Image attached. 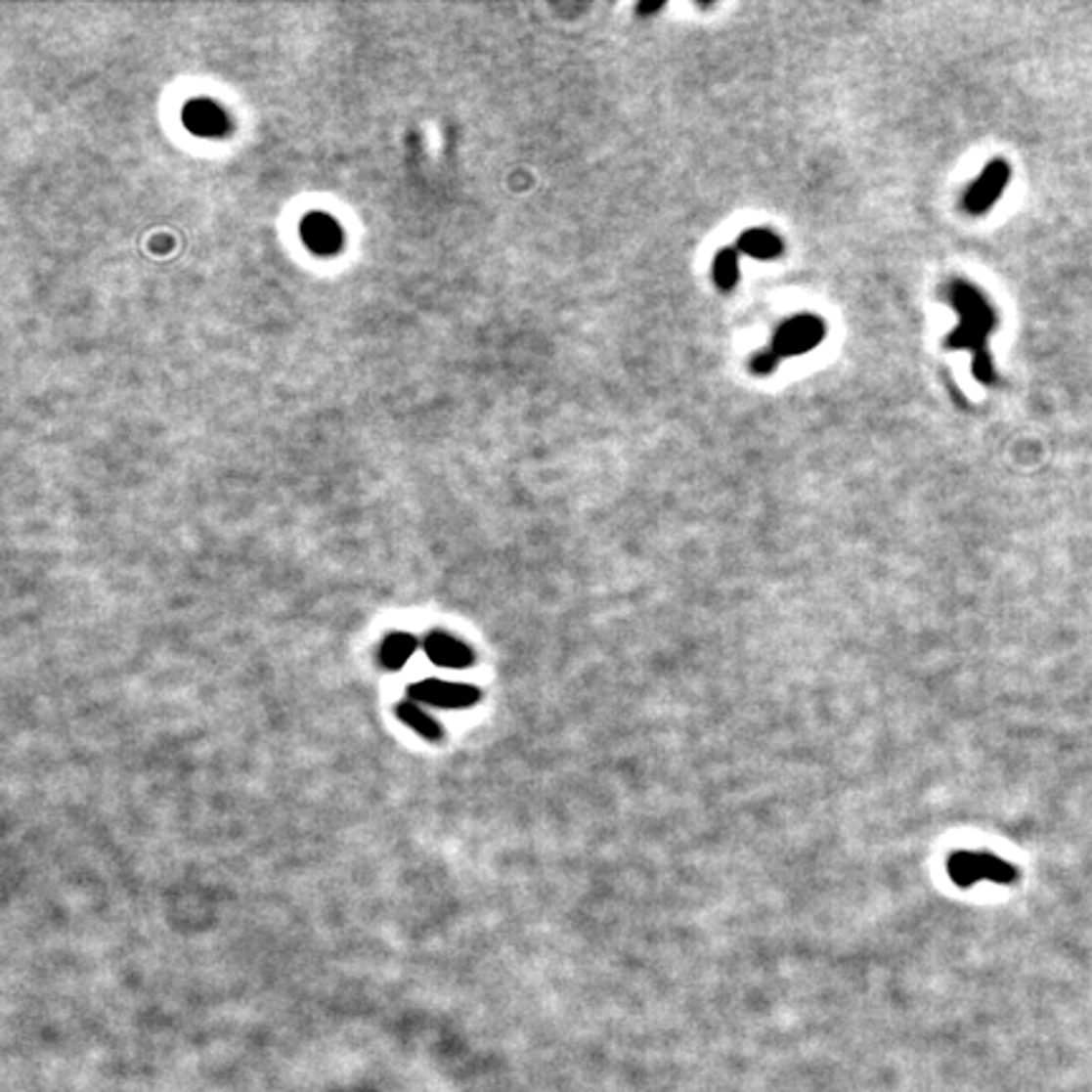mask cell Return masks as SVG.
<instances>
[{
  "mask_svg": "<svg viewBox=\"0 0 1092 1092\" xmlns=\"http://www.w3.org/2000/svg\"><path fill=\"white\" fill-rule=\"evenodd\" d=\"M948 301L961 317V327L946 336V347L974 349L977 354L983 352V339H986L988 331L994 329V314H991L986 301L982 299V293L966 282H956L948 288Z\"/></svg>",
  "mask_w": 1092,
  "mask_h": 1092,
  "instance_id": "6da1fadb",
  "label": "cell"
},
{
  "mask_svg": "<svg viewBox=\"0 0 1092 1092\" xmlns=\"http://www.w3.org/2000/svg\"><path fill=\"white\" fill-rule=\"evenodd\" d=\"M948 875L958 888H974L982 880L996 885H1009L1017 880V867L1004 862L991 852L958 850L948 857Z\"/></svg>",
  "mask_w": 1092,
  "mask_h": 1092,
  "instance_id": "7a4b0ae2",
  "label": "cell"
},
{
  "mask_svg": "<svg viewBox=\"0 0 1092 1092\" xmlns=\"http://www.w3.org/2000/svg\"><path fill=\"white\" fill-rule=\"evenodd\" d=\"M824 334H827V327H824L822 319L802 314V317H794L781 324L779 329L774 331L769 349L779 354L781 360L784 357H800V354L817 349Z\"/></svg>",
  "mask_w": 1092,
  "mask_h": 1092,
  "instance_id": "3957f363",
  "label": "cell"
},
{
  "mask_svg": "<svg viewBox=\"0 0 1092 1092\" xmlns=\"http://www.w3.org/2000/svg\"><path fill=\"white\" fill-rule=\"evenodd\" d=\"M410 696L435 708H470L473 703L481 701V690L468 683H451V680L427 677L420 683H413Z\"/></svg>",
  "mask_w": 1092,
  "mask_h": 1092,
  "instance_id": "277c9868",
  "label": "cell"
},
{
  "mask_svg": "<svg viewBox=\"0 0 1092 1092\" xmlns=\"http://www.w3.org/2000/svg\"><path fill=\"white\" fill-rule=\"evenodd\" d=\"M1007 177H1009V167L1004 165L1001 159L991 162V165L982 172V177H979L977 183L966 190L964 208L974 215L986 213V210L996 202V197H999V193L1004 190V185H1007Z\"/></svg>",
  "mask_w": 1092,
  "mask_h": 1092,
  "instance_id": "5b68a950",
  "label": "cell"
},
{
  "mask_svg": "<svg viewBox=\"0 0 1092 1092\" xmlns=\"http://www.w3.org/2000/svg\"><path fill=\"white\" fill-rule=\"evenodd\" d=\"M425 653L427 658L433 660L435 666L453 668V671H463V668L473 666V650L465 642H460L459 637H453L448 633H430L425 637Z\"/></svg>",
  "mask_w": 1092,
  "mask_h": 1092,
  "instance_id": "8992f818",
  "label": "cell"
},
{
  "mask_svg": "<svg viewBox=\"0 0 1092 1092\" xmlns=\"http://www.w3.org/2000/svg\"><path fill=\"white\" fill-rule=\"evenodd\" d=\"M736 250H741V253H746V256L751 258L769 261V258L781 256L784 243H781V239L774 231H766V228H751V231L741 233L739 236Z\"/></svg>",
  "mask_w": 1092,
  "mask_h": 1092,
  "instance_id": "52a82bcc",
  "label": "cell"
},
{
  "mask_svg": "<svg viewBox=\"0 0 1092 1092\" xmlns=\"http://www.w3.org/2000/svg\"><path fill=\"white\" fill-rule=\"evenodd\" d=\"M415 647H417V640L413 637V634L392 633V634H387L385 642H382V650H379V660H382V666L390 668V671H400V668H403L405 663L413 658Z\"/></svg>",
  "mask_w": 1092,
  "mask_h": 1092,
  "instance_id": "ba28073f",
  "label": "cell"
},
{
  "mask_svg": "<svg viewBox=\"0 0 1092 1092\" xmlns=\"http://www.w3.org/2000/svg\"><path fill=\"white\" fill-rule=\"evenodd\" d=\"M397 716H400L403 723H408L413 731L425 736V739L438 741L440 736H443V728H440L438 721H435L430 714H425V708L415 706V703H400V706H397Z\"/></svg>",
  "mask_w": 1092,
  "mask_h": 1092,
  "instance_id": "9c48e42d",
  "label": "cell"
},
{
  "mask_svg": "<svg viewBox=\"0 0 1092 1092\" xmlns=\"http://www.w3.org/2000/svg\"><path fill=\"white\" fill-rule=\"evenodd\" d=\"M714 279L721 291H731L739 282V250L723 248L714 261Z\"/></svg>",
  "mask_w": 1092,
  "mask_h": 1092,
  "instance_id": "30bf717a",
  "label": "cell"
},
{
  "mask_svg": "<svg viewBox=\"0 0 1092 1092\" xmlns=\"http://www.w3.org/2000/svg\"><path fill=\"white\" fill-rule=\"evenodd\" d=\"M781 362V357L776 352H771L769 347L764 349V352L754 354V360H751V370L757 374H771L776 370V365Z\"/></svg>",
  "mask_w": 1092,
  "mask_h": 1092,
  "instance_id": "8fae6325",
  "label": "cell"
},
{
  "mask_svg": "<svg viewBox=\"0 0 1092 1092\" xmlns=\"http://www.w3.org/2000/svg\"><path fill=\"white\" fill-rule=\"evenodd\" d=\"M660 8H663V3H655V6L640 3V6H637V13H640V16H645V13H655V11H660Z\"/></svg>",
  "mask_w": 1092,
  "mask_h": 1092,
  "instance_id": "7c38bea8",
  "label": "cell"
}]
</instances>
